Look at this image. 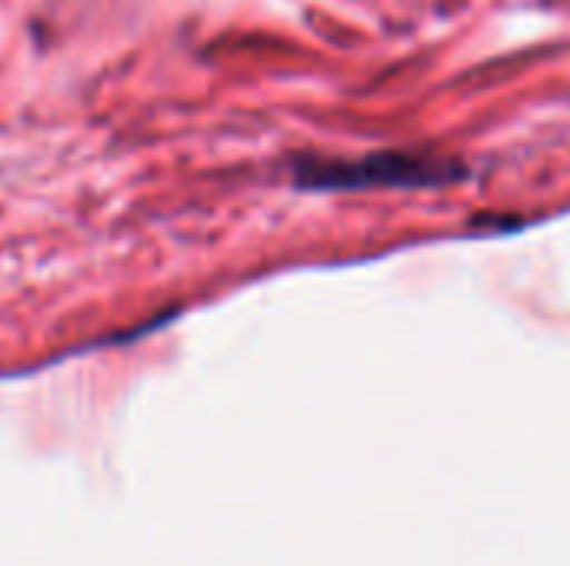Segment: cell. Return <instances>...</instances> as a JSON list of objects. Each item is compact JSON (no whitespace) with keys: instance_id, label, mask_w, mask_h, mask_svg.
Wrapping results in <instances>:
<instances>
[{"instance_id":"cell-1","label":"cell","mask_w":570,"mask_h":566,"mask_svg":"<svg viewBox=\"0 0 570 566\" xmlns=\"http://www.w3.org/2000/svg\"><path fill=\"white\" fill-rule=\"evenodd\" d=\"M441 180V163L434 167L431 160L404 157V153H384L371 157L364 163H334V167H317L307 173V183L321 187H354V183H428Z\"/></svg>"}]
</instances>
